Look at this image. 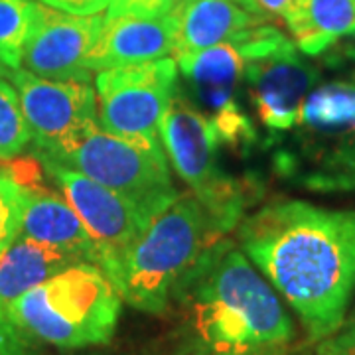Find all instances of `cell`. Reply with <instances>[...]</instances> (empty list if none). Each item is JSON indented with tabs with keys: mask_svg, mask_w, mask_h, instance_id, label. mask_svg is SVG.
<instances>
[{
	"mask_svg": "<svg viewBox=\"0 0 355 355\" xmlns=\"http://www.w3.org/2000/svg\"><path fill=\"white\" fill-rule=\"evenodd\" d=\"M24 184V182H22ZM20 235L79 254L99 266V247L89 235L73 207L53 191L24 184V209Z\"/></svg>",
	"mask_w": 355,
	"mask_h": 355,
	"instance_id": "4fadbf2b",
	"label": "cell"
},
{
	"mask_svg": "<svg viewBox=\"0 0 355 355\" xmlns=\"http://www.w3.org/2000/svg\"><path fill=\"white\" fill-rule=\"evenodd\" d=\"M36 154L85 174L140 205L153 217L160 216L180 198L162 146L114 137L99 128L97 123L81 128L60 148L51 153L36 150Z\"/></svg>",
	"mask_w": 355,
	"mask_h": 355,
	"instance_id": "5b68a950",
	"label": "cell"
},
{
	"mask_svg": "<svg viewBox=\"0 0 355 355\" xmlns=\"http://www.w3.org/2000/svg\"><path fill=\"white\" fill-rule=\"evenodd\" d=\"M316 355H355V326H342L336 334L320 340Z\"/></svg>",
	"mask_w": 355,
	"mask_h": 355,
	"instance_id": "603a6c76",
	"label": "cell"
},
{
	"mask_svg": "<svg viewBox=\"0 0 355 355\" xmlns=\"http://www.w3.org/2000/svg\"><path fill=\"white\" fill-rule=\"evenodd\" d=\"M38 6V0H0V64L4 67H22V53L36 24Z\"/></svg>",
	"mask_w": 355,
	"mask_h": 355,
	"instance_id": "ac0fdd59",
	"label": "cell"
},
{
	"mask_svg": "<svg viewBox=\"0 0 355 355\" xmlns=\"http://www.w3.org/2000/svg\"><path fill=\"white\" fill-rule=\"evenodd\" d=\"M176 16L160 18L105 16L101 34L87 58V71L139 65L162 60L174 51Z\"/></svg>",
	"mask_w": 355,
	"mask_h": 355,
	"instance_id": "7c38bea8",
	"label": "cell"
},
{
	"mask_svg": "<svg viewBox=\"0 0 355 355\" xmlns=\"http://www.w3.org/2000/svg\"><path fill=\"white\" fill-rule=\"evenodd\" d=\"M10 83L16 89L22 113L40 153H51L77 135L81 128L97 123L95 89L79 81H50L10 69Z\"/></svg>",
	"mask_w": 355,
	"mask_h": 355,
	"instance_id": "9c48e42d",
	"label": "cell"
},
{
	"mask_svg": "<svg viewBox=\"0 0 355 355\" xmlns=\"http://www.w3.org/2000/svg\"><path fill=\"white\" fill-rule=\"evenodd\" d=\"M291 347H270V349H257L245 354H211V352H188V355H288Z\"/></svg>",
	"mask_w": 355,
	"mask_h": 355,
	"instance_id": "484cf974",
	"label": "cell"
},
{
	"mask_svg": "<svg viewBox=\"0 0 355 355\" xmlns=\"http://www.w3.org/2000/svg\"><path fill=\"white\" fill-rule=\"evenodd\" d=\"M121 304L119 292L99 266L77 263L26 292L6 314L36 342L81 349L113 338Z\"/></svg>",
	"mask_w": 355,
	"mask_h": 355,
	"instance_id": "277c9868",
	"label": "cell"
},
{
	"mask_svg": "<svg viewBox=\"0 0 355 355\" xmlns=\"http://www.w3.org/2000/svg\"><path fill=\"white\" fill-rule=\"evenodd\" d=\"M284 20L296 48L318 55L336 40L355 34V0H292Z\"/></svg>",
	"mask_w": 355,
	"mask_h": 355,
	"instance_id": "e0dca14e",
	"label": "cell"
},
{
	"mask_svg": "<svg viewBox=\"0 0 355 355\" xmlns=\"http://www.w3.org/2000/svg\"><path fill=\"white\" fill-rule=\"evenodd\" d=\"M160 142L205 211L223 233L233 229L245 211V191L217 164V132L207 114L178 89L160 123Z\"/></svg>",
	"mask_w": 355,
	"mask_h": 355,
	"instance_id": "8992f818",
	"label": "cell"
},
{
	"mask_svg": "<svg viewBox=\"0 0 355 355\" xmlns=\"http://www.w3.org/2000/svg\"><path fill=\"white\" fill-rule=\"evenodd\" d=\"M46 172L64 191L65 202L73 207L89 235L99 247V268L105 270L142 237L154 217L140 205L114 193L85 174L36 154Z\"/></svg>",
	"mask_w": 355,
	"mask_h": 355,
	"instance_id": "ba28073f",
	"label": "cell"
},
{
	"mask_svg": "<svg viewBox=\"0 0 355 355\" xmlns=\"http://www.w3.org/2000/svg\"><path fill=\"white\" fill-rule=\"evenodd\" d=\"M77 263L85 261L71 251L18 235L0 254V308L6 312L26 292Z\"/></svg>",
	"mask_w": 355,
	"mask_h": 355,
	"instance_id": "2e32d148",
	"label": "cell"
},
{
	"mask_svg": "<svg viewBox=\"0 0 355 355\" xmlns=\"http://www.w3.org/2000/svg\"><path fill=\"white\" fill-rule=\"evenodd\" d=\"M103 22L101 14L76 16L40 2L20 69L50 81L89 83L87 58L99 40Z\"/></svg>",
	"mask_w": 355,
	"mask_h": 355,
	"instance_id": "30bf717a",
	"label": "cell"
},
{
	"mask_svg": "<svg viewBox=\"0 0 355 355\" xmlns=\"http://www.w3.org/2000/svg\"><path fill=\"white\" fill-rule=\"evenodd\" d=\"M178 69L190 79L198 105L207 119L235 107V89L243 79L245 62L231 42L211 46L190 58L176 60Z\"/></svg>",
	"mask_w": 355,
	"mask_h": 355,
	"instance_id": "9a60e30c",
	"label": "cell"
},
{
	"mask_svg": "<svg viewBox=\"0 0 355 355\" xmlns=\"http://www.w3.org/2000/svg\"><path fill=\"white\" fill-rule=\"evenodd\" d=\"M180 0H111L107 16H135V18H160L170 14Z\"/></svg>",
	"mask_w": 355,
	"mask_h": 355,
	"instance_id": "44dd1931",
	"label": "cell"
},
{
	"mask_svg": "<svg viewBox=\"0 0 355 355\" xmlns=\"http://www.w3.org/2000/svg\"><path fill=\"white\" fill-rule=\"evenodd\" d=\"M188 334V352L245 354L291 347L288 312L247 257L231 243H214L182 280L174 302Z\"/></svg>",
	"mask_w": 355,
	"mask_h": 355,
	"instance_id": "7a4b0ae2",
	"label": "cell"
},
{
	"mask_svg": "<svg viewBox=\"0 0 355 355\" xmlns=\"http://www.w3.org/2000/svg\"><path fill=\"white\" fill-rule=\"evenodd\" d=\"M235 2H239L245 10H249L263 20L277 18V16L284 18V14L292 4V0H235Z\"/></svg>",
	"mask_w": 355,
	"mask_h": 355,
	"instance_id": "d4e9b609",
	"label": "cell"
},
{
	"mask_svg": "<svg viewBox=\"0 0 355 355\" xmlns=\"http://www.w3.org/2000/svg\"><path fill=\"white\" fill-rule=\"evenodd\" d=\"M32 142L20 97L12 83L0 79V160H12Z\"/></svg>",
	"mask_w": 355,
	"mask_h": 355,
	"instance_id": "d6986e66",
	"label": "cell"
},
{
	"mask_svg": "<svg viewBox=\"0 0 355 355\" xmlns=\"http://www.w3.org/2000/svg\"><path fill=\"white\" fill-rule=\"evenodd\" d=\"M24 184L10 170L0 168V254L12 245L22 229Z\"/></svg>",
	"mask_w": 355,
	"mask_h": 355,
	"instance_id": "ffe728a7",
	"label": "cell"
},
{
	"mask_svg": "<svg viewBox=\"0 0 355 355\" xmlns=\"http://www.w3.org/2000/svg\"><path fill=\"white\" fill-rule=\"evenodd\" d=\"M42 4L55 8L60 12L76 14V16H91L109 8L111 0H38Z\"/></svg>",
	"mask_w": 355,
	"mask_h": 355,
	"instance_id": "cb8c5ba5",
	"label": "cell"
},
{
	"mask_svg": "<svg viewBox=\"0 0 355 355\" xmlns=\"http://www.w3.org/2000/svg\"><path fill=\"white\" fill-rule=\"evenodd\" d=\"M178 71L172 58L99 71L95 77L99 128L121 139L162 146L160 123L178 91Z\"/></svg>",
	"mask_w": 355,
	"mask_h": 355,
	"instance_id": "52a82bcc",
	"label": "cell"
},
{
	"mask_svg": "<svg viewBox=\"0 0 355 355\" xmlns=\"http://www.w3.org/2000/svg\"><path fill=\"white\" fill-rule=\"evenodd\" d=\"M34 342L0 308V355H38Z\"/></svg>",
	"mask_w": 355,
	"mask_h": 355,
	"instance_id": "7402d4cb",
	"label": "cell"
},
{
	"mask_svg": "<svg viewBox=\"0 0 355 355\" xmlns=\"http://www.w3.org/2000/svg\"><path fill=\"white\" fill-rule=\"evenodd\" d=\"M343 326H355V306H354V310L349 312V316L345 318V322H343Z\"/></svg>",
	"mask_w": 355,
	"mask_h": 355,
	"instance_id": "4316f807",
	"label": "cell"
},
{
	"mask_svg": "<svg viewBox=\"0 0 355 355\" xmlns=\"http://www.w3.org/2000/svg\"><path fill=\"white\" fill-rule=\"evenodd\" d=\"M176 16V60L229 42L239 32L266 20L245 10L235 0H180L172 10Z\"/></svg>",
	"mask_w": 355,
	"mask_h": 355,
	"instance_id": "5bb4252c",
	"label": "cell"
},
{
	"mask_svg": "<svg viewBox=\"0 0 355 355\" xmlns=\"http://www.w3.org/2000/svg\"><path fill=\"white\" fill-rule=\"evenodd\" d=\"M221 233L193 193L180 196L103 272L123 302L146 314H164L182 280Z\"/></svg>",
	"mask_w": 355,
	"mask_h": 355,
	"instance_id": "3957f363",
	"label": "cell"
},
{
	"mask_svg": "<svg viewBox=\"0 0 355 355\" xmlns=\"http://www.w3.org/2000/svg\"><path fill=\"white\" fill-rule=\"evenodd\" d=\"M318 73L296 53V46L245 62L243 81L259 119L272 130H288L300 116Z\"/></svg>",
	"mask_w": 355,
	"mask_h": 355,
	"instance_id": "8fae6325",
	"label": "cell"
},
{
	"mask_svg": "<svg viewBox=\"0 0 355 355\" xmlns=\"http://www.w3.org/2000/svg\"><path fill=\"white\" fill-rule=\"evenodd\" d=\"M8 73H10V69L0 64V79H8Z\"/></svg>",
	"mask_w": 355,
	"mask_h": 355,
	"instance_id": "83f0119b",
	"label": "cell"
},
{
	"mask_svg": "<svg viewBox=\"0 0 355 355\" xmlns=\"http://www.w3.org/2000/svg\"><path fill=\"white\" fill-rule=\"evenodd\" d=\"M239 241L312 342L342 328L355 292V209L272 202L243 221Z\"/></svg>",
	"mask_w": 355,
	"mask_h": 355,
	"instance_id": "6da1fadb",
	"label": "cell"
}]
</instances>
